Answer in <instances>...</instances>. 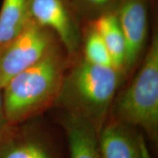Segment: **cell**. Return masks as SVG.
Listing matches in <instances>:
<instances>
[{
  "mask_svg": "<svg viewBox=\"0 0 158 158\" xmlns=\"http://www.w3.org/2000/svg\"><path fill=\"white\" fill-rule=\"evenodd\" d=\"M0 48H1V47H0Z\"/></svg>",
  "mask_w": 158,
  "mask_h": 158,
  "instance_id": "15",
  "label": "cell"
},
{
  "mask_svg": "<svg viewBox=\"0 0 158 158\" xmlns=\"http://www.w3.org/2000/svg\"><path fill=\"white\" fill-rule=\"evenodd\" d=\"M0 158H68L53 138L32 119L0 130Z\"/></svg>",
  "mask_w": 158,
  "mask_h": 158,
  "instance_id": "5",
  "label": "cell"
},
{
  "mask_svg": "<svg viewBox=\"0 0 158 158\" xmlns=\"http://www.w3.org/2000/svg\"><path fill=\"white\" fill-rule=\"evenodd\" d=\"M30 13L35 21L54 31L70 59L79 55L82 29L70 0H31Z\"/></svg>",
  "mask_w": 158,
  "mask_h": 158,
  "instance_id": "6",
  "label": "cell"
},
{
  "mask_svg": "<svg viewBox=\"0 0 158 158\" xmlns=\"http://www.w3.org/2000/svg\"><path fill=\"white\" fill-rule=\"evenodd\" d=\"M111 117L143 130L154 143L158 140V35L154 31L138 72L116 99Z\"/></svg>",
  "mask_w": 158,
  "mask_h": 158,
  "instance_id": "3",
  "label": "cell"
},
{
  "mask_svg": "<svg viewBox=\"0 0 158 158\" xmlns=\"http://www.w3.org/2000/svg\"><path fill=\"white\" fill-rule=\"evenodd\" d=\"M7 124H8V121H7V116L5 114V107H4L2 89L0 88V130L2 129Z\"/></svg>",
  "mask_w": 158,
  "mask_h": 158,
  "instance_id": "14",
  "label": "cell"
},
{
  "mask_svg": "<svg viewBox=\"0 0 158 158\" xmlns=\"http://www.w3.org/2000/svg\"><path fill=\"white\" fill-rule=\"evenodd\" d=\"M71 62L62 43L9 81L2 89L8 123L34 119L54 106Z\"/></svg>",
  "mask_w": 158,
  "mask_h": 158,
  "instance_id": "2",
  "label": "cell"
},
{
  "mask_svg": "<svg viewBox=\"0 0 158 158\" xmlns=\"http://www.w3.org/2000/svg\"><path fill=\"white\" fill-rule=\"evenodd\" d=\"M61 124L67 136L68 158H101L98 133L84 118L62 111Z\"/></svg>",
  "mask_w": 158,
  "mask_h": 158,
  "instance_id": "9",
  "label": "cell"
},
{
  "mask_svg": "<svg viewBox=\"0 0 158 158\" xmlns=\"http://www.w3.org/2000/svg\"><path fill=\"white\" fill-rule=\"evenodd\" d=\"M101 158H152L137 128L110 117L98 134Z\"/></svg>",
  "mask_w": 158,
  "mask_h": 158,
  "instance_id": "8",
  "label": "cell"
},
{
  "mask_svg": "<svg viewBox=\"0 0 158 158\" xmlns=\"http://www.w3.org/2000/svg\"><path fill=\"white\" fill-rule=\"evenodd\" d=\"M124 78L113 67L93 64L78 55L65 73L54 106L84 118L99 134Z\"/></svg>",
  "mask_w": 158,
  "mask_h": 158,
  "instance_id": "1",
  "label": "cell"
},
{
  "mask_svg": "<svg viewBox=\"0 0 158 158\" xmlns=\"http://www.w3.org/2000/svg\"><path fill=\"white\" fill-rule=\"evenodd\" d=\"M82 56L86 61L101 66L113 67L103 40L89 22L82 29Z\"/></svg>",
  "mask_w": 158,
  "mask_h": 158,
  "instance_id": "12",
  "label": "cell"
},
{
  "mask_svg": "<svg viewBox=\"0 0 158 158\" xmlns=\"http://www.w3.org/2000/svg\"><path fill=\"white\" fill-rule=\"evenodd\" d=\"M103 40L109 53L112 66L124 76L125 40L115 11L102 13L89 21Z\"/></svg>",
  "mask_w": 158,
  "mask_h": 158,
  "instance_id": "10",
  "label": "cell"
},
{
  "mask_svg": "<svg viewBox=\"0 0 158 158\" xmlns=\"http://www.w3.org/2000/svg\"><path fill=\"white\" fill-rule=\"evenodd\" d=\"M148 0H118L114 10L125 40L124 76L133 71L145 53L148 36Z\"/></svg>",
  "mask_w": 158,
  "mask_h": 158,
  "instance_id": "7",
  "label": "cell"
},
{
  "mask_svg": "<svg viewBox=\"0 0 158 158\" xmlns=\"http://www.w3.org/2000/svg\"><path fill=\"white\" fill-rule=\"evenodd\" d=\"M79 14H86L95 19L102 13L114 10L118 0H70Z\"/></svg>",
  "mask_w": 158,
  "mask_h": 158,
  "instance_id": "13",
  "label": "cell"
},
{
  "mask_svg": "<svg viewBox=\"0 0 158 158\" xmlns=\"http://www.w3.org/2000/svg\"><path fill=\"white\" fill-rule=\"evenodd\" d=\"M31 0H3L0 10V47L25 28L31 20Z\"/></svg>",
  "mask_w": 158,
  "mask_h": 158,
  "instance_id": "11",
  "label": "cell"
},
{
  "mask_svg": "<svg viewBox=\"0 0 158 158\" xmlns=\"http://www.w3.org/2000/svg\"><path fill=\"white\" fill-rule=\"evenodd\" d=\"M59 43L54 31L31 19L16 37L0 48V88Z\"/></svg>",
  "mask_w": 158,
  "mask_h": 158,
  "instance_id": "4",
  "label": "cell"
}]
</instances>
